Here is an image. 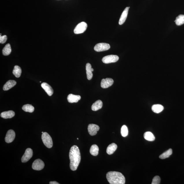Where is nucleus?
<instances>
[{
	"label": "nucleus",
	"mask_w": 184,
	"mask_h": 184,
	"mask_svg": "<svg viewBox=\"0 0 184 184\" xmlns=\"http://www.w3.org/2000/svg\"><path fill=\"white\" fill-rule=\"evenodd\" d=\"M81 98L80 96L75 95L73 94H69L67 97L68 101L70 103H77Z\"/></svg>",
	"instance_id": "14"
},
{
	"label": "nucleus",
	"mask_w": 184,
	"mask_h": 184,
	"mask_svg": "<svg viewBox=\"0 0 184 184\" xmlns=\"http://www.w3.org/2000/svg\"><path fill=\"white\" fill-rule=\"evenodd\" d=\"M100 129L99 127L97 125L90 124L88 126V130L89 134L91 136L96 135Z\"/></svg>",
	"instance_id": "10"
},
{
	"label": "nucleus",
	"mask_w": 184,
	"mask_h": 184,
	"mask_svg": "<svg viewBox=\"0 0 184 184\" xmlns=\"http://www.w3.org/2000/svg\"><path fill=\"white\" fill-rule=\"evenodd\" d=\"M16 82L14 80H9L7 81L6 83L4 85L3 90H10L16 85Z\"/></svg>",
	"instance_id": "17"
},
{
	"label": "nucleus",
	"mask_w": 184,
	"mask_h": 184,
	"mask_svg": "<svg viewBox=\"0 0 184 184\" xmlns=\"http://www.w3.org/2000/svg\"><path fill=\"white\" fill-rule=\"evenodd\" d=\"M15 113L12 111H9L3 112L1 114V117L4 119L12 118L15 115Z\"/></svg>",
	"instance_id": "16"
},
{
	"label": "nucleus",
	"mask_w": 184,
	"mask_h": 184,
	"mask_svg": "<svg viewBox=\"0 0 184 184\" xmlns=\"http://www.w3.org/2000/svg\"><path fill=\"white\" fill-rule=\"evenodd\" d=\"M99 148L97 145L94 144L91 147L90 149V154L93 156H96L97 155L98 153Z\"/></svg>",
	"instance_id": "21"
},
{
	"label": "nucleus",
	"mask_w": 184,
	"mask_h": 184,
	"mask_svg": "<svg viewBox=\"0 0 184 184\" xmlns=\"http://www.w3.org/2000/svg\"><path fill=\"white\" fill-rule=\"evenodd\" d=\"M22 73V70L21 68L18 66H15L13 70V74L15 77L18 78L21 76Z\"/></svg>",
	"instance_id": "23"
},
{
	"label": "nucleus",
	"mask_w": 184,
	"mask_h": 184,
	"mask_svg": "<svg viewBox=\"0 0 184 184\" xmlns=\"http://www.w3.org/2000/svg\"><path fill=\"white\" fill-rule=\"evenodd\" d=\"M16 137V134L14 130H9L7 132L5 138V141L7 143H10L14 141Z\"/></svg>",
	"instance_id": "9"
},
{
	"label": "nucleus",
	"mask_w": 184,
	"mask_h": 184,
	"mask_svg": "<svg viewBox=\"0 0 184 184\" xmlns=\"http://www.w3.org/2000/svg\"><path fill=\"white\" fill-rule=\"evenodd\" d=\"M176 25L181 26L184 24V15H179L176 18V19L174 21Z\"/></svg>",
	"instance_id": "24"
},
{
	"label": "nucleus",
	"mask_w": 184,
	"mask_h": 184,
	"mask_svg": "<svg viewBox=\"0 0 184 184\" xmlns=\"http://www.w3.org/2000/svg\"><path fill=\"white\" fill-rule=\"evenodd\" d=\"M41 86L49 96H51L53 94V90L52 87L47 83H43L41 84Z\"/></svg>",
	"instance_id": "12"
},
{
	"label": "nucleus",
	"mask_w": 184,
	"mask_h": 184,
	"mask_svg": "<svg viewBox=\"0 0 184 184\" xmlns=\"http://www.w3.org/2000/svg\"><path fill=\"white\" fill-rule=\"evenodd\" d=\"M103 106V103L101 100H98L92 104V111H96L101 109Z\"/></svg>",
	"instance_id": "18"
},
{
	"label": "nucleus",
	"mask_w": 184,
	"mask_h": 184,
	"mask_svg": "<svg viewBox=\"0 0 184 184\" xmlns=\"http://www.w3.org/2000/svg\"><path fill=\"white\" fill-rule=\"evenodd\" d=\"M110 48V46L109 44L101 43L96 44L94 47V49L97 52H102L109 50Z\"/></svg>",
	"instance_id": "6"
},
{
	"label": "nucleus",
	"mask_w": 184,
	"mask_h": 184,
	"mask_svg": "<svg viewBox=\"0 0 184 184\" xmlns=\"http://www.w3.org/2000/svg\"><path fill=\"white\" fill-rule=\"evenodd\" d=\"M50 184H60L59 183L56 181H51L50 182Z\"/></svg>",
	"instance_id": "31"
},
{
	"label": "nucleus",
	"mask_w": 184,
	"mask_h": 184,
	"mask_svg": "<svg viewBox=\"0 0 184 184\" xmlns=\"http://www.w3.org/2000/svg\"><path fill=\"white\" fill-rule=\"evenodd\" d=\"M107 178L110 184H124L125 178L121 172H109L107 174Z\"/></svg>",
	"instance_id": "2"
},
{
	"label": "nucleus",
	"mask_w": 184,
	"mask_h": 184,
	"mask_svg": "<svg viewBox=\"0 0 184 184\" xmlns=\"http://www.w3.org/2000/svg\"><path fill=\"white\" fill-rule=\"evenodd\" d=\"M77 140H79V138H77Z\"/></svg>",
	"instance_id": "33"
},
{
	"label": "nucleus",
	"mask_w": 184,
	"mask_h": 184,
	"mask_svg": "<svg viewBox=\"0 0 184 184\" xmlns=\"http://www.w3.org/2000/svg\"><path fill=\"white\" fill-rule=\"evenodd\" d=\"M22 109L26 112L32 113L34 111L35 108L31 105L27 104L24 105L22 108Z\"/></svg>",
	"instance_id": "26"
},
{
	"label": "nucleus",
	"mask_w": 184,
	"mask_h": 184,
	"mask_svg": "<svg viewBox=\"0 0 184 184\" xmlns=\"http://www.w3.org/2000/svg\"><path fill=\"white\" fill-rule=\"evenodd\" d=\"M43 133L44 132H42V133Z\"/></svg>",
	"instance_id": "32"
},
{
	"label": "nucleus",
	"mask_w": 184,
	"mask_h": 184,
	"mask_svg": "<svg viewBox=\"0 0 184 184\" xmlns=\"http://www.w3.org/2000/svg\"><path fill=\"white\" fill-rule=\"evenodd\" d=\"M33 155V150L30 148L26 149L23 156H22L21 161L22 163H26L31 159Z\"/></svg>",
	"instance_id": "8"
},
{
	"label": "nucleus",
	"mask_w": 184,
	"mask_h": 184,
	"mask_svg": "<svg viewBox=\"0 0 184 184\" xmlns=\"http://www.w3.org/2000/svg\"><path fill=\"white\" fill-rule=\"evenodd\" d=\"M144 138L146 140L149 141H153L155 139L154 135L150 132H145L144 134Z\"/></svg>",
	"instance_id": "22"
},
{
	"label": "nucleus",
	"mask_w": 184,
	"mask_h": 184,
	"mask_svg": "<svg viewBox=\"0 0 184 184\" xmlns=\"http://www.w3.org/2000/svg\"><path fill=\"white\" fill-rule=\"evenodd\" d=\"M117 148V146L116 144L113 143L108 146L107 150V152L108 155H111L113 154L116 150Z\"/></svg>",
	"instance_id": "19"
},
{
	"label": "nucleus",
	"mask_w": 184,
	"mask_h": 184,
	"mask_svg": "<svg viewBox=\"0 0 184 184\" xmlns=\"http://www.w3.org/2000/svg\"><path fill=\"white\" fill-rule=\"evenodd\" d=\"M121 134L123 137H126L128 135V130L127 127L126 125H123L121 128Z\"/></svg>",
	"instance_id": "28"
},
{
	"label": "nucleus",
	"mask_w": 184,
	"mask_h": 184,
	"mask_svg": "<svg viewBox=\"0 0 184 184\" xmlns=\"http://www.w3.org/2000/svg\"><path fill=\"white\" fill-rule=\"evenodd\" d=\"M172 151L171 149H168V150L162 153L159 156V158L162 159H164L170 157L172 154Z\"/></svg>",
	"instance_id": "27"
},
{
	"label": "nucleus",
	"mask_w": 184,
	"mask_h": 184,
	"mask_svg": "<svg viewBox=\"0 0 184 184\" xmlns=\"http://www.w3.org/2000/svg\"><path fill=\"white\" fill-rule=\"evenodd\" d=\"M86 69L87 79L88 80H91L93 77L92 72L94 71V69L92 68V66L90 63L86 64Z\"/></svg>",
	"instance_id": "15"
},
{
	"label": "nucleus",
	"mask_w": 184,
	"mask_h": 184,
	"mask_svg": "<svg viewBox=\"0 0 184 184\" xmlns=\"http://www.w3.org/2000/svg\"><path fill=\"white\" fill-rule=\"evenodd\" d=\"M161 179L159 176H155L153 178L152 184H159L160 183Z\"/></svg>",
	"instance_id": "29"
},
{
	"label": "nucleus",
	"mask_w": 184,
	"mask_h": 184,
	"mask_svg": "<svg viewBox=\"0 0 184 184\" xmlns=\"http://www.w3.org/2000/svg\"><path fill=\"white\" fill-rule=\"evenodd\" d=\"M113 83L114 81L112 79L107 78L102 79L101 83V86L103 88H107L111 86Z\"/></svg>",
	"instance_id": "11"
},
{
	"label": "nucleus",
	"mask_w": 184,
	"mask_h": 184,
	"mask_svg": "<svg viewBox=\"0 0 184 184\" xmlns=\"http://www.w3.org/2000/svg\"><path fill=\"white\" fill-rule=\"evenodd\" d=\"M164 109V107L160 104H155L152 107V110L154 113L158 114L162 112Z\"/></svg>",
	"instance_id": "20"
},
{
	"label": "nucleus",
	"mask_w": 184,
	"mask_h": 184,
	"mask_svg": "<svg viewBox=\"0 0 184 184\" xmlns=\"http://www.w3.org/2000/svg\"><path fill=\"white\" fill-rule=\"evenodd\" d=\"M130 7H127L123 11L122 14H121L120 19H119V24L120 25L124 24L126 21L127 17L128 11Z\"/></svg>",
	"instance_id": "13"
},
{
	"label": "nucleus",
	"mask_w": 184,
	"mask_h": 184,
	"mask_svg": "<svg viewBox=\"0 0 184 184\" xmlns=\"http://www.w3.org/2000/svg\"><path fill=\"white\" fill-rule=\"evenodd\" d=\"M70 166L71 170L75 171L77 169L81 160V155L78 147L76 145L73 146L70 150L69 154Z\"/></svg>",
	"instance_id": "1"
},
{
	"label": "nucleus",
	"mask_w": 184,
	"mask_h": 184,
	"mask_svg": "<svg viewBox=\"0 0 184 184\" xmlns=\"http://www.w3.org/2000/svg\"><path fill=\"white\" fill-rule=\"evenodd\" d=\"M44 167V163L40 159H37L34 161L32 166L33 170H42Z\"/></svg>",
	"instance_id": "7"
},
{
	"label": "nucleus",
	"mask_w": 184,
	"mask_h": 184,
	"mask_svg": "<svg viewBox=\"0 0 184 184\" xmlns=\"http://www.w3.org/2000/svg\"><path fill=\"white\" fill-rule=\"evenodd\" d=\"M7 37L6 35H4L3 36H0V43L3 44L6 42L7 40Z\"/></svg>",
	"instance_id": "30"
},
{
	"label": "nucleus",
	"mask_w": 184,
	"mask_h": 184,
	"mask_svg": "<svg viewBox=\"0 0 184 184\" xmlns=\"http://www.w3.org/2000/svg\"><path fill=\"white\" fill-rule=\"evenodd\" d=\"M87 25L86 23L81 22L77 26L74 30V33L79 34L84 33L87 29Z\"/></svg>",
	"instance_id": "4"
},
{
	"label": "nucleus",
	"mask_w": 184,
	"mask_h": 184,
	"mask_svg": "<svg viewBox=\"0 0 184 184\" xmlns=\"http://www.w3.org/2000/svg\"><path fill=\"white\" fill-rule=\"evenodd\" d=\"M42 139L43 143L47 148H51L53 147V142L52 138L47 132H44L42 135Z\"/></svg>",
	"instance_id": "3"
},
{
	"label": "nucleus",
	"mask_w": 184,
	"mask_h": 184,
	"mask_svg": "<svg viewBox=\"0 0 184 184\" xmlns=\"http://www.w3.org/2000/svg\"><path fill=\"white\" fill-rule=\"evenodd\" d=\"M119 59V57L116 55H109L104 57L102 58V61L106 64L113 63L118 61Z\"/></svg>",
	"instance_id": "5"
},
{
	"label": "nucleus",
	"mask_w": 184,
	"mask_h": 184,
	"mask_svg": "<svg viewBox=\"0 0 184 184\" xmlns=\"http://www.w3.org/2000/svg\"><path fill=\"white\" fill-rule=\"evenodd\" d=\"M11 52V49L10 45L9 44H7L4 47L2 52L4 55L8 56L10 55Z\"/></svg>",
	"instance_id": "25"
}]
</instances>
